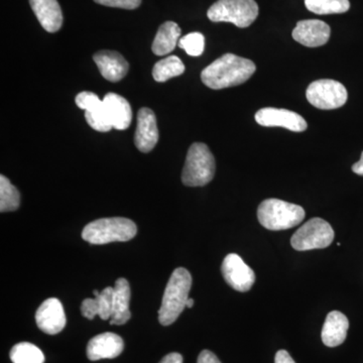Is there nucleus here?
<instances>
[{
    "label": "nucleus",
    "instance_id": "11",
    "mask_svg": "<svg viewBox=\"0 0 363 363\" xmlns=\"http://www.w3.org/2000/svg\"><path fill=\"white\" fill-rule=\"evenodd\" d=\"M66 321L63 305L56 298L45 300L35 313L38 327L50 335H55L63 330L66 326Z\"/></svg>",
    "mask_w": 363,
    "mask_h": 363
},
{
    "label": "nucleus",
    "instance_id": "14",
    "mask_svg": "<svg viewBox=\"0 0 363 363\" xmlns=\"http://www.w3.org/2000/svg\"><path fill=\"white\" fill-rule=\"evenodd\" d=\"M123 348L124 342L121 336L106 332L91 339L87 345V357L92 362L105 358L111 359L119 357Z\"/></svg>",
    "mask_w": 363,
    "mask_h": 363
},
{
    "label": "nucleus",
    "instance_id": "1",
    "mask_svg": "<svg viewBox=\"0 0 363 363\" xmlns=\"http://www.w3.org/2000/svg\"><path fill=\"white\" fill-rule=\"evenodd\" d=\"M257 67L250 60L225 54L202 71L201 80L210 89H225L247 82Z\"/></svg>",
    "mask_w": 363,
    "mask_h": 363
},
{
    "label": "nucleus",
    "instance_id": "3",
    "mask_svg": "<svg viewBox=\"0 0 363 363\" xmlns=\"http://www.w3.org/2000/svg\"><path fill=\"white\" fill-rule=\"evenodd\" d=\"M304 208L279 199H267L257 209L259 223L269 230L279 231L293 228L305 218Z\"/></svg>",
    "mask_w": 363,
    "mask_h": 363
},
{
    "label": "nucleus",
    "instance_id": "13",
    "mask_svg": "<svg viewBox=\"0 0 363 363\" xmlns=\"http://www.w3.org/2000/svg\"><path fill=\"white\" fill-rule=\"evenodd\" d=\"M159 142L157 117L152 109L143 107L138 113L135 135L136 147L142 152H150Z\"/></svg>",
    "mask_w": 363,
    "mask_h": 363
},
{
    "label": "nucleus",
    "instance_id": "32",
    "mask_svg": "<svg viewBox=\"0 0 363 363\" xmlns=\"http://www.w3.org/2000/svg\"><path fill=\"white\" fill-rule=\"evenodd\" d=\"M160 363H183V357L180 353H169V354L162 358Z\"/></svg>",
    "mask_w": 363,
    "mask_h": 363
},
{
    "label": "nucleus",
    "instance_id": "19",
    "mask_svg": "<svg viewBox=\"0 0 363 363\" xmlns=\"http://www.w3.org/2000/svg\"><path fill=\"white\" fill-rule=\"evenodd\" d=\"M114 288L107 286L94 298H85L81 305V312L87 319L93 320L99 316L102 320L111 319L113 313Z\"/></svg>",
    "mask_w": 363,
    "mask_h": 363
},
{
    "label": "nucleus",
    "instance_id": "18",
    "mask_svg": "<svg viewBox=\"0 0 363 363\" xmlns=\"http://www.w3.org/2000/svg\"><path fill=\"white\" fill-rule=\"evenodd\" d=\"M350 321L347 317L339 311H332L327 315L322 328V341L328 347H336L345 341Z\"/></svg>",
    "mask_w": 363,
    "mask_h": 363
},
{
    "label": "nucleus",
    "instance_id": "8",
    "mask_svg": "<svg viewBox=\"0 0 363 363\" xmlns=\"http://www.w3.org/2000/svg\"><path fill=\"white\" fill-rule=\"evenodd\" d=\"M308 101L322 111L342 107L347 101L348 93L343 84L331 79L314 81L306 91Z\"/></svg>",
    "mask_w": 363,
    "mask_h": 363
},
{
    "label": "nucleus",
    "instance_id": "26",
    "mask_svg": "<svg viewBox=\"0 0 363 363\" xmlns=\"http://www.w3.org/2000/svg\"><path fill=\"white\" fill-rule=\"evenodd\" d=\"M178 45L179 48L187 52L189 56H201L205 49V38L200 33H188L181 38Z\"/></svg>",
    "mask_w": 363,
    "mask_h": 363
},
{
    "label": "nucleus",
    "instance_id": "33",
    "mask_svg": "<svg viewBox=\"0 0 363 363\" xmlns=\"http://www.w3.org/2000/svg\"><path fill=\"white\" fill-rule=\"evenodd\" d=\"M353 173L357 174V175L363 176V152L362 155V159L357 162V164L352 166Z\"/></svg>",
    "mask_w": 363,
    "mask_h": 363
},
{
    "label": "nucleus",
    "instance_id": "16",
    "mask_svg": "<svg viewBox=\"0 0 363 363\" xmlns=\"http://www.w3.org/2000/svg\"><path fill=\"white\" fill-rule=\"evenodd\" d=\"M100 73L111 82H118L128 74V61L123 55L114 51H100L93 56Z\"/></svg>",
    "mask_w": 363,
    "mask_h": 363
},
{
    "label": "nucleus",
    "instance_id": "34",
    "mask_svg": "<svg viewBox=\"0 0 363 363\" xmlns=\"http://www.w3.org/2000/svg\"><path fill=\"white\" fill-rule=\"evenodd\" d=\"M194 306V300L192 298H189L187 300V303H186V307L192 308Z\"/></svg>",
    "mask_w": 363,
    "mask_h": 363
},
{
    "label": "nucleus",
    "instance_id": "12",
    "mask_svg": "<svg viewBox=\"0 0 363 363\" xmlns=\"http://www.w3.org/2000/svg\"><path fill=\"white\" fill-rule=\"evenodd\" d=\"M330 26L319 20L298 21L293 30L296 42L308 48L321 47L330 39Z\"/></svg>",
    "mask_w": 363,
    "mask_h": 363
},
{
    "label": "nucleus",
    "instance_id": "9",
    "mask_svg": "<svg viewBox=\"0 0 363 363\" xmlns=\"http://www.w3.org/2000/svg\"><path fill=\"white\" fill-rule=\"evenodd\" d=\"M221 271L226 283L238 292H248L255 284V272L236 253L227 255L222 262Z\"/></svg>",
    "mask_w": 363,
    "mask_h": 363
},
{
    "label": "nucleus",
    "instance_id": "24",
    "mask_svg": "<svg viewBox=\"0 0 363 363\" xmlns=\"http://www.w3.org/2000/svg\"><path fill=\"white\" fill-rule=\"evenodd\" d=\"M308 11L316 14L344 13L350 11V0H305Z\"/></svg>",
    "mask_w": 363,
    "mask_h": 363
},
{
    "label": "nucleus",
    "instance_id": "21",
    "mask_svg": "<svg viewBox=\"0 0 363 363\" xmlns=\"http://www.w3.org/2000/svg\"><path fill=\"white\" fill-rule=\"evenodd\" d=\"M181 28L174 21H167L160 26L152 50L157 56H164L175 50L181 39Z\"/></svg>",
    "mask_w": 363,
    "mask_h": 363
},
{
    "label": "nucleus",
    "instance_id": "2",
    "mask_svg": "<svg viewBox=\"0 0 363 363\" xmlns=\"http://www.w3.org/2000/svg\"><path fill=\"white\" fill-rule=\"evenodd\" d=\"M192 277L184 267H178L172 274L164 290L159 311L160 323L164 326L173 324L186 308L189 298Z\"/></svg>",
    "mask_w": 363,
    "mask_h": 363
},
{
    "label": "nucleus",
    "instance_id": "25",
    "mask_svg": "<svg viewBox=\"0 0 363 363\" xmlns=\"http://www.w3.org/2000/svg\"><path fill=\"white\" fill-rule=\"evenodd\" d=\"M11 359L13 363H44L45 355L32 343L16 344L11 350Z\"/></svg>",
    "mask_w": 363,
    "mask_h": 363
},
{
    "label": "nucleus",
    "instance_id": "27",
    "mask_svg": "<svg viewBox=\"0 0 363 363\" xmlns=\"http://www.w3.org/2000/svg\"><path fill=\"white\" fill-rule=\"evenodd\" d=\"M85 118L93 130L100 131V133H107L113 128L106 112H105L104 101H102L101 106L94 111H85Z\"/></svg>",
    "mask_w": 363,
    "mask_h": 363
},
{
    "label": "nucleus",
    "instance_id": "5",
    "mask_svg": "<svg viewBox=\"0 0 363 363\" xmlns=\"http://www.w3.org/2000/svg\"><path fill=\"white\" fill-rule=\"evenodd\" d=\"M215 159L205 143L191 145L182 173V182L188 187H202L212 181L215 175Z\"/></svg>",
    "mask_w": 363,
    "mask_h": 363
},
{
    "label": "nucleus",
    "instance_id": "28",
    "mask_svg": "<svg viewBox=\"0 0 363 363\" xmlns=\"http://www.w3.org/2000/svg\"><path fill=\"white\" fill-rule=\"evenodd\" d=\"M75 101L79 108L85 111H94L102 105V100L95 93L88 92V91L79 93L75 98Z\"/></svg>",
    "mask_w": 363,
    "mask_h": 363
},
{
    "label": "nucleus",
    "instance_id": "15",
    "mask_svg": "<svg viewBox=\"0 0 363 363\" xmlns=\"http://www.w3.org/2000/svg\"><path fill=\"white\" fill-rule=\"evenodd\" d=\"M102 101L112 128L118 130H128L133 121L130 102L116 93H107Z\"/></svg>",
    "mask_w": 363,
    "mask_h": 363
},
{
    "label": "nucleus",
    "instance_id": "7",
    "mask_svg": "<svg viewBox=\"0 0 363 363\" xmlns=\"http://www.w3.org/2000/svg\"><path fill=\"white\" fill-rule=\"evenodd\" d=\"M334 230L328 222L322 218H312L294 233L291 245L298 252L326 248L333 242Z\"/></svg>",
    "mask_w": 363,
    "mask_h": 363
},
{
    "label": "nucleus",
    "instance_id": "29",
    "mask_svg": "<svg viewBox=\"0 0 363 363\" xmlns=\"http://www.w3.org/2000/svg\"><path fill=\"white\" fill-rule=\"evenodd\" d=\"M98 4L117 9H135L142 4V0H94Z\"/></svg>",
    "mask_w": 363,
    "mask_h": 363
},
{
    "label": "nucleus",
    "instance_id": "17",
    "mask_svg": "<svg viewBox=\"0 0 363 363\" xmlns=\"http://www.w3.org/2000/svg\"><path fill=\"white\" fill-rule=\"evenodd\" d=\"M40 26L48 33H57L63 26V13L57 0H30Z\"/></svg>",
    "mask_w": 363,
    "mask_h": 363
},
{
    "label": "nucleus",
    "instance_id": "20",
    "mask_svg": "<svg viewBox=\"0 0 363 363\" xmlns=\"http://www.w3.org/2000/svg\"><path fill=\"white\" fill-rule=\"evenodd\" d=\"M130 286L128 279H117L113 291V313L111 325H123L130 319Z\"/></svg>",
    "mask_w": 363,
    "mask_h": 363
},
{
    "label": "nucleus",
    "instance_id": "31",
    "mask_svg": "<svg viewBox=\"0 0 363 363\" xmlns=\"http://www.w3.org/2000/svg\"><path fill=\"white\" fill-rule=\"evenodd\" d=\"M274 363H296L286 350H279L274 357Z\"/></svg>",
    "mask_w": 363,
    "mask_h": 363
},
{
    "label": "nucleus",
    "instance_id": "30",
    "mask_svg": "<svg viewBox=\"0 0 363 363\" xmlns=\"http://www.w3.org/2000/svg\"><path fill=\"white\" fill-rule=\"evenodd\" d=\"M197 363H221L218 357L209 350H203L198 357Z\"/></svg>",
    "mask_w": 363,
    "mask_h": 363
},
{
    "label": "nucleus",
    "instance_id": "6",
    "mask_svg": "<svg viewBox=\"0 0 363 363\" xmlns=\"http://www.w3.org/2000/svg\"><path fill=\"white\" fill-rule=\"evenodd\" d=\"M208 18L214 23H231L245 28L259 16V6L255 0H218L208 9Z\"/></svg>",
    "mask_w": 363,
    "mask_h": 363
},
{
    "label": "nucleus",
    "instance_id": "4",
    "mask_svg": "<svg viewBox=\"0 0 363 363\" xmlns=\"http://www.w3.org/2000/svg\"><path fill=\"white\" fill-rule=\"evenodd\" d=\"M138 233L135 222L123 217L98 219L90 222L82 231V238L91 245H106L133 240Z\"/></svg>",
    "mask_w": 363,
    "mask_h": 363
},
{
    "label": "nucleus",
    "instance_id": "10",
    "mask_svg": "<svg viewBox=\"0 0 363 363\" xmlns=\"http://www.w3.org/2000/svg\"><path fill=\"white\" fill-rule=\"evenodd\" d=\"M255 118L259 125L266 126V128L279 126L295 133H302L308 128L304 117L301 116L297 112L288 111V109L266 107V108L259 109L255 113Z\"/></svg>",
    "mask_w": 363,
    "mask_h": 363
},
{
    "label": "nucleus",
    "instance_id": "23",
    "mask_svg": "<svg viewBox=\"0 0 363 363\" xmlns=\"http://www.w3.org/2000/svg\"><path fill=\"white\" fill-rule=\"evenodd\" d=\"M21 204V195L18 189L14 187L11 181L0 176V211L11 212L18 209Z\"/></svg>",
    "mask_w": 363,
    "mask_h": 363
},
{
    "label": "nucleus",
    "instance_id": "35",
    "mask_svg": "<svg viewBox=\"0 0 363 363\" xmlns=\"http://www.w3.org/2000/svg\"><path fill=\"white\" fill-rule=\"evenodd\" d=\"M99 294H100V292H98L97 290L94 291V296H95V297H97V296H99Z\"/></svg>",
    "mask_w": 363,
    "mask_h": 363
},
{
    "label": "nucleus",
    "instance_id": "22",
    "mask_svg": "<svg viewBox=\"0 0 363 363\" xmlns=\"http://www.w3.org/2000/svg\"><path fill=\"white\" fill-rule=\"evenodd\" d=\"M185 72V66L180 58L169 56L157 62L152 69V77L157 82H166L171 78L178 77Z\"/></svg>",
    "mask_w": 363,
    "mask_h": 363
}]
</instances>
